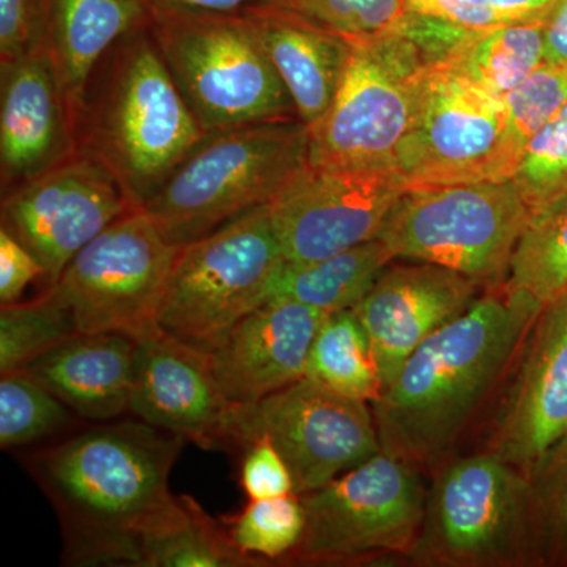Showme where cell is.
Instances as JSON below:
<instances>
[{
  "label": "cell",
  "mask_w": 567,
  "mask_h": 567,
  "mask_svg": "<svg viewBox=\"0 0 567 567\" xmlns=\"http://www.w3.org/2000/svg\"><path fill=\"white\" fill-rule=\"evenodd\" d=\"M181 435L144 421L100 424L32 458L61 518L65 559L78 566H141L142 547L188 516L171 492Z\"/></svg>",
  "instance_id": "1"
},
{
  "label": "cell",
  "mask_w": 567,
  "mask_h": 567,
  "mask_svg": "<svg viewBox=\"0 0 567 567\" xmlns=\"http://www.w3.org/2000/svg\"><path fill=\"white\" fill-rule=\"evenodd\" d=\"M539 311L503 284L425 339L371 404L383 453L417 470L440 464L520 354Z\"/></svg>",
  "instance_id": "2"
},
{
  "label": "cell",
  "mask_w": 567,
  "mask_h": 567,
  "mask_svg": "<svg viewBox=\"0 0 567 567\" xmlns=\"http://www.w3.org/2000/svg\"><path fill=\"white\" fill-rule=\"evenodd\" d=\"M74 136L78 152L111 171L137 207L207 136L148 25L118 41L100 63L74 117Z\"/></svg>",
  "instance_id": "3"
},
{
  "label": "cell",
  "mask_w": 567,
  "mask_h": 567,
  "mask_svg": "<svg viewBox=\"0 0 567 567\" xmlns=\"http://www.w3.org/2000/svg\"><path fill=\"white\" fill-rule=\"evenodd\" d=\"M308 164L298 118L210 133L142 208L169 244L185 246L270 204Z\"/></svg>",
  "instance_id": "4"
},
{
  "label": "cell",
  "mask_w": 567,
  "mask_h": 567,
  "mask_svg": "<svg viewBox=\"0 0 567 567\" xmlns=\"http://www.w3.org/2000/svg\"><path fill=\"white\" fill-rule=\"evenodd\" d=\"M148 31L205 133L298 118L246 14L155 9Z\"/></svg>",
  "instance_id": "5"
},
{
  "label": "cell",
  "mask_w": 567,
  "mask_h": 567,
  "mask_svg": "<svg viewBox=\"0 0 567 567\" xmlns=\"http://www.w3.org/2000/svg\"><path fill=\"white\" fill-rule=\"evenodd\" d=\"M409 558L436 567L544 565L528 473L492 451L447 462L427 488Z\"/></svg>",
  "instance_id": "6"
},
{
  "label": "cell",
  "mask_w": 567,
  "mask_h": 567,
  "mask_svg": "<svg viewBox=\"0 0 567 567\" xmlns=\"http://www.w3.org/2000/svg\"><path fill=\"white\" fill-rule=\"evenodd\" d=\"M529 218L514 181L424 186L399 196L379 238L394 259L439 265L495 289Z\"/></svg>",
  "instance_id": "7"
},
{
  "label": "cell",
  "mask_w": 567,
  "mask_h": 567,
  "mask_svg": "<svg viewBox=\"0 0 567 567\" xmlns=\"http://www.w3.org/2000/svg\"><path fill=\"white\" fill-rule=\"evenodd\" d=\"M284 262L267 205L182 246L164 290L159 328L210 352L270 300Z\"/></svg>",
  "instance_id": "8"
},
{
  "label": "cell",
  "mask_w": 567,
  "mask_h": 567,
  "mask_svg": "<svg viewBox=\"0 0 567 567\" xmlns=\"http://www.w3.org/2000/svg\"><path fill=\"white\" fill-rule=\"evenodd\" d=\"M427 66L415 44L398 31L353 40L330 110L308 128L309 164L391 169L395 151L420 114Z\"/></svg>",
  "instance_id": "9"
},
{
  "label": "cell",
  "mask_w": 567,
  "mask_h": 567,
  "mask_svg": "<svg viewBox=\"0 0 567 567\" xmlns=\"http://www.w3.org/2000/svg\"><path fill=\"white\" fill-rule=\"evenodd\" d=\"M505 100L445 65H429L415 125L391 169L405 189L513 181L524 158Z\"/></svg>",
  "instance_id": "10"
},
{
  "label": "cell",
  "mask_w": 567,
  "mask_h": 567,
  "mask_svg": "<svg viewBox=\"0 0 567 567\" xmlns=\"http://www.w3.org/2000/svg\"><path fill=\"white\" fill-rule=\"evenodd\" d=\"M298 496L306 525L289 558L338 565L379 555L409 557L423 524L427 488L420 470L380 451L323 487Z\"/></svg>",
  "instance_id": "11"
},
{
  "label": "cell",
  "mask_w": 567,
  "mask_h": 567,
  "mask_svg": "<svg viewBox=\"0 0 567 567\" xmlns=\"http://www.w3.org/2000/svg\"><path fill=\"white\" fill-rule=\"evenodd\" d=\"M267 439L293 480V494L323 487L382 451L371 404L309 377L248 404H230L224 447Z\"/></svg>",
  "instance_id": "12"
},
{
  "label": "cell",
  "mask_w": 567,
  "mask_h": 567,
  "mask_svg": "<svg viewBox=\"0 0 567 567\" xmlns=\"http://www.w3.org/2000/svg\"><path fill=\"white\" fill-rule=\"evenodd\" d=\"M182 246L169 244L144 208L107 226L51 286L69 306L78 333L118 331L134 339L159 330L167 279Z\"/></svg>",
  "instance_id": "13"
},
{
  "label": "cell",
  "mask_w": 567,
  "mask_h": 567,
  "mask_svg": "<svg viewBox=\"0 0 567 567\" xmlns=\"http://www.w3.org/2000/svg\"><path fill=\"white\" fill-rule=\"evenodd\" d=\"M133 208L137 205L115 175L76 152L2 194V227L31 249L51 287L85 245Z\"/></svg>",
  "instance_id": "14"
},
{
  "label": "cell",
  "mask_w": 567,
  "mask_h": 567,
  "mask_svg": "<svg viewBox=\"0 0 567 567\" xmlns=\"http://www.w3.org/2000/svg\"><path fill=\"white\" fill-rule=\"evenodd\" d=\"M404 192L393 169L308 164L267 207L287 262H311L379 238Z\"/></svg>",
  "instance_id": "15"
},
{
  "label": "cell",
  "mask_w": 567,
  "mask_h": 567,
  "mask_svg": "<svg viewBox=\"0 0 567 567\" xmlns=\"http://www.w3.org/2000/svg\"><path fill=\"white\" fill-rule=\"evenodd\" d=\"M491 450L529 473L567 434V292L540 308Z\"/></svg>",
  "instance_id": "16"
},
{
  "label": "cell",
  "mask_w": 567,
  "mask_h": 567,
  "mask_svg": "<svg viewBox=\"0 0 567 567\" xmlns=\"http://www.w3.org/2000/svg\"><path fill=\"white\" fill-rule=\"evenodd\" d=\"M480 284L432 264L394 265L353 308L374 350L383 388L435 331L464 315Z\"/></svg>",
  "instance_id": "17"
},
{
  "label": "cell",
  "mask_w": 567,
  "mask_h": 567,
  "mask_svg": "<svg viewBox=\"0 0 567 567\" xmlns=\"http://www.w3.org/2000/svg\"><path fill=\"white\" fill-rule=\"evenodd\" d=\"M229 406L205 350L162 328L137 341L130 404L137 420L212 450L224 447Z\"/></svg>",
  "instance_id": "18"
},
{
  "label": "cell",
  "mask_w": 567,
  "mask_h": 567,
  "mask_svg": "<svg viewBox=\"0 0 567 567\" xmlns=\"http://www.w3.org/2000/svg\"><path fill=\"white\" fill-rule=\"evenodd\" d=\"M76 152L73 117L47 51L0 63L2 194Z\"/></svg>",
  "instance_id": "19"
},
{
  "label": "cell",
  "mask_w": 567,
  "mask_h": 567,
  "mask_svg": "<svg viewBox=\"0 0 567 567\" xmlns=\"http://www.w3.org/2000/svg\"><path fill=\"white\" fill-rule=\"evenodd\" d=\"M328 315L271 300L249 312L208 353L229 404H248L306 377L309 353Z\"/></svg>",
  "instance_id": "20"
},
{
  "label": "cell",
  "mask_w": 567,
  "mask_h": 567,
  "mask_svg": "<svg viewBox=\"0 0 567 567\" xmlns=\"http://www.w3.org/2000/svg\"><path fill=\"white\" fill-rule=\"evenodd\" d=\"M137 339L118 331L76 333L21 371L92 421L130 412L136 375Z\"/></svg>",
  "instance_id": "21"
},
{
  "label": "cell",
  "mask_w": 567,
  "mask_h": 567,
  "mask_svg": "<svg viewBox=\"0 0 567 567\" xmlns=\"http://www.w3.org/2000/svg\"><path fill=\"white\" fill-rule=\"evenodd\" d=\"M246 17L289 93L298 121L309 128L333 103L352 41L289 9H268Z\"/></svg>",
  "instance_id": "22"
},
{
  "label": "cell",
  "mask_w": 567,
  "mask_h": 567,
  "mask_svg": "<svg viewBox=\"0 0 567 567\" xmlns=\"http://www.w3.org/2000/svg\"><path fill=\"white\" fill-rule=\"evenodd\" d=\"M148 24L151 9L142 0H47L44 51L73 123L89 82L107 52Z\"/></svg>",
  "instance_id": "23"
},
{
  "label": "cell",
  "mask_w": 567,
  "mask_h": 567,
  "mask_svg": "<svg viewBox=\"0 0 567 567\" xmlns=\"http://www.w3.org/2000/svg\"><path fill=\"white\" fill-rule=\"evenodd\" d=\"M393 260L380 238L311 262L286 260L270 300L297 301L323 315L347 311L363 300Z\"/></svg>",
  "instance_id": "24"
},
{
  "label": "cell",
  "mask_w": 567,
  "mask_h": 567,
  "mask_svg": "<svg viewBox=\"0 0 567 567\" xmlns=\"http://www.w3.org/2000/svg\"><path fill=\"white\" fill-rule=\"evenodd\" d=\"M546 21L547 18L509 22L473 32L439 65L456 71L503 99L544 62Z\"/></svg>",
  "instance_id": "25"
},
{
  "label": "cell",
  "mask_w": 567,
  "mask_h": 567,
  "mask_svg": "<svg viewBox=\"0 0 567 567\" xmlns=\"http://www.w3.org/2000/svg\"><path fill=\"white\" fill-rule=\"evenodd\" d=\"M306 377L334 393L372 404L383 391L374 350L353 309L328 315L309 353Z\"/></svg>",
  "instance_id": "26"
},
{
  "label": "cell",
  "mask_w": 567,
  "mask_h": 567,
  "mask_svg": "<svg viewBox=\"0 0 567 567\" xmlns=\"http://www.w3.org/2000/svg\"><path fill=\"white\" fill-rule=\"evenodd\" d=\"M505 287L539 308L567 292V193L529 218Z\"/></svg>",
  "instance_id": "27"
},
{
  "label": "cell",
  "mask_w": 567,
  "mask_h": 567,
  "mask_svg": "<svg viewBox=\"0 0 567 567\" xmlns=\"http://www.w3.org/2000/svg\"><path fill=\"white\" fill-rule=\"evenodd\" d=\"M76 333V322L69 306L52 287L35 300L2 305L0 372L21 371Z\"/></svg>",
  "instance_id": "28"
},
{
  "label": "cell",
  "mask_w": 567,
  "mask_h": 567,
  "mask_svg": "<svg viewBox=\"0 0 567 567\" xmlns=\"http://www.w3.org/2000/svg\"><path fill=\"white\" fill-rule=\"evenodd\" d=\"M260 558L238 550L199 505L189 498L188 516L142 547L141 567H249Z\"/></svg>",
  "instance_id": "29"
},
{
  "label": "cell",
  "mask_w": 567,
  "mask_h": 567,
  "mask_svg": "<svg viewBox=\"0 0 567 567\" xmlns=\"http://www.w3.org/2000/svg\"><path fill=\"white\" fill-rule=\"evenodd\" d=\"M71 410L39 380L24 371L2 374L0 380V446L31 445L61 431Z\"/></svg>",
  "instance_id": "30"
},
{
  "label": "cell",
  "mask_w": 567,
  "mask_h": 567,
  "mask_svg": "<svg viewBox=\"0 0 567 567\" xmlns=\"http://www.w3.org/2000/svg\"><path fill=\"white\" fill-rule=\"evenodd\" d=\"M305 525V506L298 495L249 499L244 511L227 522V535L249 557L278 559L292 554Z\"/></svg>",
  "instance_id": "31"
},
{
  "label": "cell",
  "mask_w": 567,
  "mask_h": 567,
  "mask_svg": "<svg viewBox=\"0 0 567 567\" xmlns=\"http://www.w3.org/2000/svg\"><path fill=\"white\" fill-rule=\"evenodd\" d=\"M532 215L567 193V102L528 141L514 175Z\"/></svg>",
  "instance_id": "32"
},
{
  "label": "cell",
  "mask_w": 567,
  "mask_h": 567,
  "mask_svg": "<svg viewBox=\"0 0 567 567\" xmlns=\"http://www.w3.org/2000/svg\"><path fill=\"white\" fill-rule=\"evenodd\" d=\"M544 565L567 566V434L532 472Z\"/></svg>",
  "instance_id": "33"
},
{
  "label": "cell",
  "mask_w": 567,
  "mask_h": 567,
  "mask_svg": "<svg viewBox=\"0 0 567 567\" xmlns=\"http://www.w3.org/2000/svg\"><path fill=\"white\" fill-rule=\"evenodd\" d=\"M286 9L352 41L393 31L406 11L405 0H286Z\"/></svg>",
  "instance_id": "34"
},
{
  "label": "cell",
  "mask_w": 567,
  "mask_h": 567,
  "mask_svg": "<svg viewBox=\"0 0 567 567\" xmlns=\"http://www.w3.org/2000/svg\"><path fill=\"white\" fill-rule=\"evenodd\" d=\"M503 100L517 140L527 147L567 102V65L544 61Z\"/></svg>",
  "instance_id": "35"
},
{
  "label": "cell",
  "mask_w": 567,
  "mask_h": 567,
  "mask_svg": "<svg viewBox=\"0 0 567 567\" xmlns=\"http://www.w3.org/2000/svg\"><path fill=\"white\" fill-rule=\"evenodd\" d=\"M47 0H0V63L44 50Z\"/></svg>",
  "instance_id": "36"
},
{
  "label": "cell",
  "mask_w": 567,
  "mask_h": 567,
  "mask_svg": "<svg viewBox=\"0 0 567 567\" xmlns=\"http://www.w3.org/2000/svg\"><path fill=\"white\" fill-rule=\"evenodd\" d=\"M240 484L249 499L279 498L293 494L289 466L267 439L256 440L245 447Z\"/></svg>",
  "instance_id": "37"
},
{
  "label": "cell",
  "mask_w": 567,
  "mask_h": 567,
  "mask_svg": "<svg viewBox=\"0 0 567 567\" xmlns=\"http://www.w3.org/2000/svg\"><path fill=\"white\" fill-rule=\"evenodd\" d=\"M393 31L412 41L423 55L427 65H439L453 54L473 31L453 24L440 18L405 11Z\"/></svg>",
  "instance_id": "38"
},
{
  "label": "cell",
  "mask_w": 567,
  "mask_h": 567,
  "mask_svg": "<svg viewBox=\"0 0 567 567\" xmlns=\"http://www.w3.org/2000/svg\"><path fill=\"white\" fill-rule=\"evenodd\" d=\"M47 278L43 265L28 246L0 227V301L11 305L35 279Z\"/></svg>",
  "instance_id": "39"
},
{
  "label": "cell",
  "mask_w": 567,
  "mask_h": 567,
  "mask_svg": "<svg viewBox=\"0 0 567 567\" xmlns=\"http://www.w3.org/2000/svg\"><path fill=\"white\" fill-rule=\"evenodd\" d=\"M405 10L440 18L473 32L506 24L492 0H405Z\"/></svg>",
  "instance_id": "40"
},
{
  "label": "cell",
  "mask_w": 567,
  "mask_h": 567,
  "mask_svg": "<svg viewBox=\"0 0 567 567\" xmlns=\"http://www.w3.org/2000/svg\"><path fill=\"white\" fill-rule=\"evenodd\" d=\"M151 10L178 9L207 13L251 14L268 9H286V0H142Z\"/></svg>",
  "instance_id": "41"
},
{
  "label": "cell",
  "mask_w": 567,
  "mask_h": 567,
  "mask_svg": "<svg viewBox=\"0 0 567 567\" xmlns=\"http://www.w3.org/2000/svg\"><path fill=\"white\" fill-rule=\"evenodd\" d=\"M544 61L567 65V0H558L547 17Z\"/></svg>",
  "instance_id": "42"
},
{
  "label": "cell",
  "mask_w": 567,
  "mask_h": 567,
  "mask_svg": "<svg viewBox=\"0 0 567 567\" xmlns=\"http://www.w3.org/2000/svg\"><path fill=\"white\" fill-rule=\"evenodd\" d=\"M558 0H492L503 22L546 20Z\"/></svg>",
  "instance_id": "43"
}]
</instances>
